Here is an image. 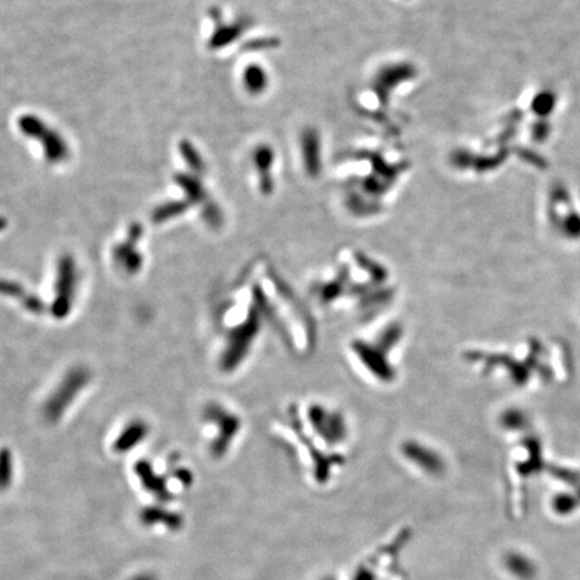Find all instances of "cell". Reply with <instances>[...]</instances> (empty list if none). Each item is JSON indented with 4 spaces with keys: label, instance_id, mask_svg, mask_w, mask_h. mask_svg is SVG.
<instances>
[{
    "label": "cell",
    "instance_id": "1",
    "mask_svg": "<svg viewBox=\"0 0 580 580\" xmlns=\"http://www.w3.org/2000/svg\"><path fill=\"white\" fill-rule=\"evenodd\" d=\"M391 273L379 262L362 255H350L321 274L311 288L314 302L328 311H345L374 316L385 307L395 290Z\"/></svg>",
    "mask_w": 580,
    "mask_h": 580
},
{
    "label": "cell",
    "instance_id": "2",
    "mask_svg": "<svg viewBox=\"0 0 580 580\" xmlns=\"http://www.w3.org/2000/svg\"><path fill=\"white\" fill-rule=\"evenodd\" d=\"M402 339L400 328L388 326L379 338L351 343V356L368 378L381 383L393 382L397 376L393 354Z\"/></svg>",
    "mask_w": 580,
    "mask_h": 580
},
{
    "label": "cell",
    "instance_id": "3",
    "mask_svg": "<svg viewBox=\"0 0 580 580\" xmlns=\"http://www.w3.org/2000/svg\"><path fill=\"white\" fill-rule=\"evenodd\" d=\"M90 375L84 368H74L58 384L57 390L44 405V415L49 421L56 422L68 410L71 402L84 390Z\"/></svg>",
    "mask_w": 580,
    "mask_h": 580
},
{
    "label": "cell",
    "instance_id": "4",
    "mask_svg": "<svg viewBox=\"0 0 580 580\" xmlns=\"http://www.w3.org/2000/svg\"><path fill=\"white\" fill-rule=\"evenodd\" d=\"M207 421L218 426V436L211 443V454L216 458H221L227 453L234 438L241 430V419L238 415L223 409L219 405H210L206 410Z\"/></svg>",
    "mask_w": 580,
    "mask_h": 580
},
{
    "label": "cell",
    "instance_id": "5",
    "mask_svg": "<svg viewBox=\"0 0 580 580\" xmlns=\"http://www.w3.org/2000/svg\"><path fill=\"white\" fill-rule=\"evenodd\" d=\"M77 286V269L70 255H63L58 264L56 298L51 313L57 319H65L70 313Z\"/></svg>",
    "mask_w": 580,
    "mask_h": 580
},
{
    "label": "cell",
    "instance_id": "6",
    "mask_svg": "<svg viewBox=\"0 0 580 580\" xmlns=\"http://www.w3.org/2000/svg\"><path fill=\"white\" fill-rule=\"evenodd\" d=\"M402 453L414 467L425 471L427 476L439 477L445 470V462L437 450L422 443L409 442L402 448Z\"/></svg>",
    "mask_w": 580,
    "mask_h": 580
},
{
    "label": "cell",
    "instance_id": "7",
    "mask_svg": "<svg viewBox=\"0 0 580 580\" xmlns=\"http://www.w3.org/2000/svg\"><path fill=\"white\" fill-rule=\"evenodd\" d=\"M136 474L139 476L140 481H142V486L152 495H155L157 500H160L161 502H167L172 498L170 489L167 486L166 479L156 474L155 470L147 462V461H137L136 467Z\"/></svg>",
    "mask_w": 580,
    "mask_h": 580
},
{
    "label": "cell",
    "instance_id": "8",
    "mask_svg": "<svg viewBox=\"0 0 580 580\" xmlns=\"http://www.w3.org/2000/svg\"><path fill=\"white\" fill-rule=\"evenodd\" d=\"M148 434V426L142 421H133L121 431L114 442L113 449L117 453H127L142 443Z\"/></svg>",
    "mask_w": 580,
    "mask_h": 580
},
{
    "label": "cell",
    "instance_id": "9",
    "mask_svg": "<svg viewBox=\"0 0 580 580\" xmlns=\"http://www.w3.org/2000/svg\"><path fill=\"white\" fill-rule=\"evenodd\" d=\"M142 522L145 525H155V524H163L168 529L178 531L183 525V519L166 508L161 507H148L142 512Z\"/></svg>",
    "mask_w": 580,
    "mask_h": 580
},
{
    "label": "cell",
    "instance_id": "10",
    "mask_svg": "<svg viewBox=\"0 0 580 580\" xmlns=\"http://www.w3.org/2000/svg\"><path fill=\"white\" fill-rule=\"evenodd\" d=\"M114 258L118 261L129 274L137 273L142 268V255L136 253L132 246H121L114 252Z\"/></svg>",
    "mask_w": 580,
    "mask_h": 580
},
{
    "label": "cell",
    "instance_id": "11",
    "mask_svg": "<svg viewBox=\"0 0 580 580\" xmlns=\"http://www.w3.org/2000/svg\"><path fill=\"white\" fill-rule=\"evenodd\" d=\"M14 479V459L8 449H0V490L7 489Z\"/></svg>",
    "mask_w": 580,
    "mask_h": 580
},
{
    "label": "cell",
    "instance_id": "12",
    "mask_svg": "<svg viewBox=\"0 0 580 580\" xmlns=\"http://www.w3.org/2000/svg\"><path fill=\"white\" fill-rule=\"evenodd\" d=\"M0 295L7 296V297H25V289L22 285H19L14 281H7V280H0Z\"/></svg>",
    "mask_w": 580,
    "mask_h": 580
},
{
    "label": "cell",
    "instance_id": "13",
    "mask_svg": "<svg viewBox=\"0 0 580 580\" xmlns=\"http://www.w3.org/2000/svg\"><path fill=\"white\" fill-rule=\"evenodd\" d=\"M22 302L31 313H42L44 309V304L37 296H26L22 298Z\"/></svg>",
    "mask_w": 580,
    "mask_h": 580
},
{
    "label": "cell",
    "instance_id": "14",
    "mask_svg": "<svg viewBox=\"0 0 580 580\" xmlns=\"http://www.w3.org/2000/svg\"><path fill=\"white\" fill-rule=\"evenodd\" d=\"M173 476H175V479H176L178 481L183 483V485H190V483L192 482V480H194V479H192V474H191L188 470H185V469H178V470H175Z\"/></svg>",
    "mask_w": 580,
    "mask_h": 580
},
{
    "label": "cell",
    "instance_id": "15",
    "mask_svg": "<svg viewBox=\"0 0 580 580\" xmlns=\"http://www.w3.org/2000/svg\"><path fill=\"white\" fill-rule=\"evenodd\" d=\"M130 580H157V578L152 574H142V575H137V576H135L133 579Z\"/></svg>",
    "mask_w": 580,
    "mask_h": 580
},
{
    "label": "cell",
    "instance_id": "16",
    "mask_svg": "<svg viewBox=\"0 0 580 580\" xmlns=\"http://www.w3.org/2000/svg\"><path fill=\"white\" fill-rule=\"evenodd\" d=\"M3 226H4V223H3V222H1V221H0V228H1V227H3Z\"/></svg>",
    "mask_w": 580,
    "mask_h": 580
}]
</instances>
